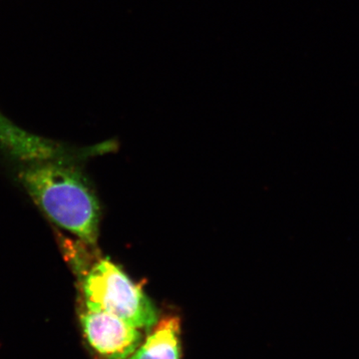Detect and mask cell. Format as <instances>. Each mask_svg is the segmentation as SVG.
Listing matches in <instances>:
<instances>
[{"instance_id": "1", "label": "cell", "mask_w": 359, "mask_h": 359, "mask_svg": "<svg viewBox=\"0 0 359 359\" xmlns=\"http://www.w3.org/2000/svg\"><path fill=\"white\" fill-rule=\"evenodd\" d=\"M20 179L51 221L86 244H95L100 207L88 182L77 169L58 163H42L25 168Z\"/></svg>"}, {"instance_id": "2", "label": "cell", "mask_w": 359, "mask_h": 359, "mask_svg": "<svg viewBox=\"0 0 359 359\" xmlns=\"http://www.w3.org/2000/svg\"><path fill=\"white\" fill-rule=\"evenodd\" d=\"M82 290L86 309L114 314L137 328L158 323L157 309L142 287L109 259H100L90 269Z\"/></svg>"}, {"instance_id": "3", "label": "cell", "mask_w": 359, "mask_h": 359, "mask_svg": "<svg viewBox=\"0 0 359 359\" xmlns=\"http://www.w3.org/2000/svg\"><path fill=\"white\" fill-rule=\"evenodd\" d=\"M81 327L89 346L102 359H127L140 346L138 328L106 311L85 309Z\"/></svg>"}, {"instance_id": "4", "label": "cell", "mask_w": 359, "mask_h": 359, "mask_svg": "<svg viewBox=\"0 0 359 359\" xmlns=\"http://www.w3.org/2000/svg\"><path fill=\"white\" fill-rule=\"evenodd\" d=\"M181 325L176 316L156 323L145 341L127 359H181Z\"/></svg>"}]
</instances>
